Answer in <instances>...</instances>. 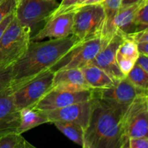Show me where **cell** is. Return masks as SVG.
I'll return each mask as SVG.
<instances>
[{
	"label": "cell",
	"instance_id": "obj_3",
	"mask_svg": "<svg viewBox=\"0 0 148 148\" xmlns=\"http://www.w3.org/2000/svg\"><path fill=\"white\" fill-rule=\"evenodd\" d=\"M31 37L30 28L15 17L0 38V66H11L25 53Z\"/></svg>",
	"mask_w": 148,
	"mask_h": 148
},
{
	"label": "cell",
	"instance_id": "obj_22",
	"mask_svg": "<svg viewBox=\"0 0 148 148\" xmlns=\"http://www.w3.org/2000/svg\"><path fill=\"white\" fill-rule=\"evenodd\" d=\"M126 77L138 89L147 91L148 72L143 70L137 64L127 75Z\"/></svg>",
	"mask_w": 148,
	"mask_h": 148
},
{
	"label": "cell",
	"instance_id": "obj_27",
	"mask_svg": "<svg viewBox=\"0 0 148 148\" xmlns=\"http://www.w3.org/2000/svg\"><path fill=\"white\" fill-rule=\"evenodd\" d=\"M148 137H130L128 140V148H147Z\"/></svg>",
	"mask_w": 148,
	"mask_h": 148
},
{
	"label": "cell",
	"instance_id": "obj_4",
	"mask_svg": "<svg viewBox=\"0 0 148 148\" xmlns=\"http://www.w3.org/2000/svg\"><path fill=\"white\" fill-rule=\"evenodd\" d=\"M104 20L105 13L101 4L82 6L74 12L72 34L80 40L101 36Z\"/></svg>",
	"mask_w": 148,
	"mask_h": 148
},
{
	"label": "cell",
	"instance_id": "obj_20",
	"mask_svg": "<svg viewBox=\"0 0 148 148\" xmlns=\"http://www.w3.org/2000/svg\"><path fill=\"white\" fill-rule=\"evenodd\" d=\"M0 148H35L22 134L11 132L0 137Z\"/></svg>",
	"mask_w": 148,
	"mask_h": 148
},
{
	"label": "cell",
	"instance_id": "obj_32",
	"mask_svg": "<svg viewBox=\"0 0 148 148\" xmlns=\"http://www.w3.org/2000/svg\"><path fill=\"white\" fill-rule=\"evenodd\" d=\"M85 1V0H79V1H78V3H77V4L75 6V7H72V8L71 9V10H69V11H68V12H75V10H76L77 9H78V7H79V6H80L81 4H82V3H83L84 1Z\"/></svg>",
	"mask_w": 148,
	"mask_h": 148
},
{
	"label": "cell",
	"instance_id": "obj_25",
	"mask_svg": "<svg viewBox=\"0 0 148 148\" xmlns=\"http://www.w3.org/2000/svg\"><path fill=\"white\" fill-rule=\"evenodd\" d=\"M12 66H0V92L11 86L12 80Z\"/></svg>",
	"mask_w": 148,
	"mask_h": 148
},
{
	"label": "cell",
	"instance_id": "obj_19",
	"mask_svg": "<svg viewBox=\"0 0 148 148\" xmlns=\"http://www.w3.org/2000/svg\"><path fill=\"white\" fill-rule=\"evenodd\" d=\"M55 127L67 138L81 147L85 145V129L79 124L72 121H55Z\"/></svg>",
	"mask_w": 148,
	"mask_h": 148
},
{
	"label": "cell",
	"instance_id": "obj_28",
	"mask_svg": "<svg viewBox=\"0 0 148 148\" xmlns=\"http://www.w3.org/2000/svg\"><path fill=\"white\" fill-rule=\"evenodd\" d=\"M14 17V12H12L11 14H9L7 17L3 20V21L0 23V38L2 36L3 33H4L5 30L7 29V27H8L9 25L10 24V23L12 22V20H13Z\"/></svg>",
	"mask_w": 148,
	"mask_h": 148
},
{
	"label": "cell",
	"instance_id": "obj_30",
	"mask_svg": "<svg viewBox=\"0 0 148 148\" xmlns=\"http://www.w3.org/2000/svg\"><path fill=\"white\" fill-rule=\"evenodd\" d=\"M142 0H121V7H126V6L131 5V4L140 2Z\"/></svg>",
	"mask_w": 148,
	"mask_h": 148
},
{
	"label": "cell",
	"instance_id": "obj_16",
	"mask_svg": "<svg viewBox=\"0 0 148 148\" xmlns=\"http://www.w3.org/2000/svg\"><path fill=\"white\" fill-rule=\"evenodd\" d=\"M141 1L126 7H121L111 24L113 35H115L117 32H119L123 35L136 32L134 15Z\"/></svg>",
	"mask_w": 148,
	"mask_h": 148
},
{
	"label": "cell",
	"instance_id": "obj_17",
	"mask_svg": "<svg viewBox=\"0 0 148 148\" xmlns=\"http://www.w3.org/2000/svg\"><path fill=\"white\" fill-rule=\"evenodd\" d=\"M81 70L88 85L93 90L111 88L116 82L105 71L92 64L81 68Z\"/></svg>",
	"mask_w": 148,
	"mask_h": 148
},
{
	"label": "cell",
	"instance_id": "obj_18",
	"mask_svg": "<svg viewBox=\"0 0 148 148\" xmlns=\"http://www.w3.org/2000/svg\"><path fill=\"white\" fill-rule=\"evenodd\" d=\"M49 123V119L42 111L32 107L23 108L20 110V124L17 133H23L43 124Z\"/></svg>",
	"mask_w": 148,
	"mask_h": 148
},
{
	"label": "cell",
	"instance_id": "obj_23",
	"mask_svg": "<svg viewBox=\"0 0 148 148\" xmlns=\"http://www.w3.org/2000/svg\"><path fill=\"white\" fill-rule=\"evenodd\" d=\"M136 31L145 30L148 26V0H143L134 15Z\"/></svg>",
	"mask_w": 148,
	"mask_h": 148
},
{
	"label": "cell",
	"instance_id": "obj_9",
	"mask_svg": "<svg viewBox=\"0 0 148 148\" xmlns=\"http://www.w3.org/2000/svg\"><path fill=\"white\" fill-rule=\"evenodd\" d=\"M93 98V89L78 92L51 89L32 108L40 111H49L64 108L76 103L89 101Z\"/></svg>",
	"mask_w": 148,
	"mask_h": 148
},
{
	"label": "cell",
	"instance_id": "obj_21",
	"mask_svg": "<svg viewBox=\"0 0 148 148\" xmlns=\"http://www.w3.org/2000/svg\"><path fill=\"white\" fill-rule=\"evenodd\" d=\"M139 51L135 42L130 38L124 36L121 44L119 46L116 52L117 57L130 59L136 62L139 56Z\"/></svg>",
	"mask_w": 148,
	"mask_h": 148
},
{
	"label": "cell",
	"instance_id": "obj_8",
	"mask_svg": "<svg viewBox=\"0 0 148 148\" xmlns=\"http://www.w3.org/2000/svg\"><path fill=\"white\" fill-rule=\"evenodd\" d=\"M54 72L51 69L12 90L14 103L17 109L33 107L52 88Z\"/></svg>",
	"mask_w": 148,
	"mask_h": 148
},
{
	"label": "cell",
	"instance_id": "obj_14",
	"mask_svg": "<svg viewBox=\"0 0 148 148\" xmlns=\"http://www.w3.org/2000/svg\"><path fill=\"white\" fill-rule=\"evenodd\" d=\"M20 124V111L9 88L0 92V137L11 132H17Z\"/></svg>",
	"mask_w": 148,
	"mask_h": 148
},
{
	"label": "cell",
	"instance_id": "obj_12",
	"mask_svg": "<svg viewBox=\"0 0 148 148\" xmlns=\"http://www.w3.org/2000/svg\"><path fill=\"white\" fill-rule=\"evenodd\" d=\"M74 12L53 16L45 23L42 28L30 37V41H40L44 38H61L72 35Z\"/></svg>",
	"mask_w": 148,
	"mask_h": 148
},
{
	"label": "cell",
	"instance_id": "obj_5",
	"mask_svg": "<svg viewBox=\"0 0 148 148\" xmlns=\"http://www.w3.org/2000/svg\"><path fill=\"white\" fill-rule=\"evenodd\" d=\"M147 92L139 94L126 108L122 119L123 133L126 139L147 137Z\"/></svg>",
	"mask_w": 148,
	"mask_h": 148
},
{
	"label": "cell",
	"instance_id": "obj_13",
	"mask_svg": "<svg viewBox=\"0 0 148 148\" xmlns=\"http://www.w3.org/2000/svg\"><path fill=\"white\" fill-rule=\"evenodd\" d=\"M143 92L136 88L127 77L117 81L111 88L94 90V96L119 105L128 106L137 95Z\"/></svg>",
	"mask_w": 148,
	"mask_h": 148
},
{
	"label": "cell",
	"instance_id": "obj_31",
	"mask_svg": "<svg viewBox=\"0 0 148 148\" xmlns=\"http://www.w3.org/2000/svg\"><path fill=\"white\" fill-rule=\"evenodd\" d=\"M103 1V0H85L79 7H82L83 5H88V4H101ZM78 7V8H79Z\"/></svg>",
	"mask_w": 148,
	"mask_h": 148
},
{
	"label": "cell",
	"instance_id": "obj_29",
	"mask_svg": "<svg viewBox=\"0 0 148 148\" xmlns=\"http://www.w3.org/2000/svg\"><path fill=\"white\" fill-rule=\"evenodd\" d=\"M147 55L139 54L138 58L136 61V64L143 70L148 72V59Z\"/></svg>",
	"mask_w": 148,
	"mask_h": 148
},
{
	"label": "cell",
	"instance_id": "obj_11",
	"mask_svg": "<svg viewBox=\"0 0 148 148\" xmlns=\"http://www.w3.org/2000/svg\"><path fill=\"white\" fill-rule=\"evenodd\" d=\"M92 106V99H91L84 102L76 103L64 108L42 112L46 116L49 123L55 121H72L79 124L85 130L90 116Z\"/></svg>",
	"mask_w": 148,
	"mask_h": 148
},
{
	"label": "cell",
	"instance_id": "obj_1",
	"mask_svg": "<svg viewBox=\"0 0 148 148\" xmlns=\"http://www.w3.org/2000/svg\"><path fill=\"white\" fill-rule=\"evenodd\" d=\"M82 40L73 34L45 41H30L25 53L12 65V90L50 69Z\"/></svg>",
	"mask_w": 148,
	"mask_h": 148
},
{
	"label": "cell",
	"instance_id": "obj_7",
	"mask_svg": "<svg viewBox=\"0 0 148 148\" xmlns=\"http://www.w3.org/2000/svg\"><path fill=\"white\" fill-rule=\"evenodd\" d=\"M103 45L104 41L101 36L82 40L50 69L55 72L61 69H81L92 62Z\"/></svg>",
	"mask_w": 148,
	"mask_h": 148
},
{
	"label": "cell",
	"instance_id": "obj_33",
	"mask_svg": "<svg viewBox=\"0 0 148 148\" xmlns=\"http://www.w3.org/2000/svg\"><path fill=\"white\" fill-rule=\"evenodd\" d=\"M2 1H3V0H0V3H1Z\"/></svg>",
	"mask_w": 148,
	"mask_h": 148
},
{
	"label": "cell",
	"instance_id": "obj_10",
	"mask_svg": "<svg viewBox=\"0 0 148 148\" xmlns=\"http://www.w3.org/2000/svg\"><path fill=\"white\" fill-rule=\"evenodd\" d=\"M124 35L117 32L112 38L103 45L90 64L105 71L115 82L125 77L119 68L116 62V52L123 40Z\"/></svg>",
	"mask_w": 148,
	"mask_h": 148
},
{
	"label": "cell",
	"instance_id": "obj_26",
	"mask_svg": "<svg viewBox=\"0 0 148 148\" xmlns=\"http://www.w3.org/2000/svg\"><path fill=\"white\" fill-rule=\"evenodd\" d=\"M20 0H3L0 3V23L9 14L15 11Z\"/></svg>",
	"mask_w": 148,
	"mask_h": 148
},
{
	"label": "cell",
	"instance_id": "obj_2",
	"mask_svg": "<svg viewBox=\"0 0 148 148\" xmlns=\"http://www.w3.org/2000/svg\"><path fill=\"white\" fill-rule=\"evenodd\" d=\"M127 106L94 96L84 148H128L122 129Z\"/></svg>",
	"mask_w": 148,
	"mask_h": 148
},
{
	"label": "cell",
	"instance_id": "obj_6",
	"mask_svg": "<svg viewBox=\"0 0 148 148\" xmlns=\"http://www.w3.org/2000/svg\"><path fill=\"white\" fill-rule=\"evenodd\" d=\"M56 0H20L14 17L22 25L30 28L31 36L58 7Z\"/></svg>",
	"mask_w": 148,
	"mask_h": 148
},
{
	"label": "cell",
	"instance_id": "obj_24",
	"mask_svg": "<svg viewBox=\"0 0 148 148\" xmlns=\"http://www.w3.org/2000/svg\"><path fill=\"white\" fill-rule=\"evenodd\" d=\"M132 39L136 43L140 54L148 56V29L136 31L134 33L124 35Z\"/></svg>",
	"mask_w": 148,
	"mask_h": 148
},
{
	"label": "cell",
	"instance_id": "obj_15",
	"mask_svg": "<svg viewBox=\"0 0 148 148\" xmlns=\"http://www.w3.org/2000/svg\"><path fill=\"white\" fill-rule=\"evenodd\" d=\"M51 89L78 92L92 88L87 83L81 69L74 68L55 72Z\"/></svg>",
	"mask_w": 148,
	"mask_h": 148
}]
</instances>
